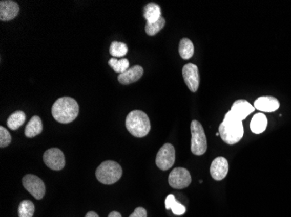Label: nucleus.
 I'll return each mask as SVG.
<instances>
[{
    "label": "nucleus",
    "mask_w": 291,
    "mask_h": 217,
    "mask_svg": "<svg viewBox=\"0 0 291 217\" xmlns=\"http://www.w3.org/2000/svg\"><path fill=\"white\" fill-rule=\"evenodd\" d=\"M219 134L223 142L230 145L236 144L241 141L244 134L242 121L230 110L219 126Z\"/></svg>",
    "instance_id": "1"
},
{
    "label": "nucleus",
    "mask_w": 291,
    "mask_h": 217,
    "mask_svg": "<svg viewBox=\"0 0 291 217\" xmlns=\"http://www.w3.org/2000/svg\"><path fill=\"white\" fill-rule=\"evenodd\" d=\"M79 104L75 99L69 97L58 99L52 108L53 118L61 124H69L74 121L79 115Z\"/></svg>",
    "instance_id": "2"
},
{
    "label": "nucleus",
    "mask_w": 291,
    "mask_h": 217,
    "mask_svg": "<svg viewBox=\"0 0 291 217\" xmlns=\"http://www.w3.org/2000/svg\"><path fill=\"white\" fill-rule=\"evenodd\" d=\"M126 127L129 133L135 137H144L151 130V124L148 115L141 110H133L126 118Z\"/></svg>",
    "instance_id": "3"
},
{
    "label": "nucleus",
    "mask_w": 291,
    "mask_h": 217,
    "mask_svg": "<svg viewBox=\"0 0 291 217\" xmlns=\"http://www.w3.org/2000/svg\"><path fill=\"white\" fill-rule=\"evenodd\" d=\"M96 178L103 184H114L122 177V168L118 162L105 161L97 168Z\"/></svg>",
    "instance_id": "4"
},
{
    "label": "nucleus",
    "mask_w": 291,
    "mask_h": 217,
    "mask_svg": "<svg viewBox=\"0 0 291 217\" xmlns=\"http://www.w3.org/2000/svg\"><path fill=\"white\" fill-rule=\"evenodd\" d=\"M191 151L195 156H201L207 151V137L202 125L196 120L191 123Z\"/></svg>",
    "instance_id": "5"
},
{
    "label": "nucleus",
    "mask_w": 291,
    "mask_h": 217,
    "mask_svg": "<svg viewBox=\"0 0 291 217\" xmlns=\"http://www.w3.org/2000/svg\"><path fill=\"white\" fill-rule=\"evenodd\" d=\"M175 162V147L171 143H165L158 151L156 165L161 171H168L173 167Z\"/></svg>",
    "instance_id": "6"
},
{
    "label": "nucleus",
    "mask_w": 291,
    "mask_h": 217,
    "mask_svg": "<svg viewBox=\"0 0 291 217\" xmlns=\"http://www.w3.org/2000/svg\"><path fill=\"white\" fill-rule=\"evenodd\" d=\"M24 188L35 199L41 200L46 194V186L39 177L34 175H27L22 179Z\"/></svg>",
    "instance_id": "7"
},
{
    "label": "nucleus",
    "mask_w": 291,
    "mask_h": 217,
    "mask_svg": "<svg viewBox=\"0 0 291 217\" xmlns=\"http://www.w3.org/2000/svg\"><path fill=\"white\" fill-rule=\"evenodd\" d=\"M191 176L190 171L184 168H175L169 174V183L172 188L182 189L186 188L191 183Z\"/></svg>",
    "instance_id": "8"
},
{
    "label": "nucleus",
    "mask_w": 291,
    "mask_h": 217,
    "mask_svg": "<svg viewBox=\"0 0 291 217\" xmlns=\"http://www.w3.org/2000/svg\"><path fill=\"white\" fill-rule=\"evenodd\" d=\"M45 164L53 171H61L66 165L64 153L58 148L47 150L43 156Z\"/></svg>",
    "instance_id": "9"
},
{
    "label": "nucleus",
    "mask_w": 291,
    "mask_h": 217,
    "mask_svg": "<svg viewBox=\"0 0 291 217\" xmlns=\"http://www.w3.org/2000/svg\"><path fill=\"white\" fill-rule=\"evenodd\" d=\"M182 76L186 86L192 92H196L200 84L198 67L195 64H188L184 65L182 69Z\"/></svg>",
    "instance_id": "10"
},
{
    "label": "nucleus",
    "mask_w": 291,
    "mask_h": 217,
    "mask_svg": "<svg viewBox=\"0 0 291 217\" xmlns=\"http://www.w3.org/2000/svg\"><path fill=\"white\" fill-rule=\"evenodd\" d=\"M228 162L225 157L219 156L213 161L210 166L211 177L216 181H221L227 177L228 173Z\"/></svg>",
    "instance_id": "11"
},
{
    "label": "nucleus",
    "mask_w": 291,
    "mask_h": 217,
    "mask_svg": "<svg viewBox=\"0 0 291 217\" xmlns=\"http://www.w3.org/2000/svg\"><path fill=\"white\" fill-rule=\"evenodd\" d=\"M19 13V6L15 1L2 0L0 2V19L10 21L14 19Z\"/></svg>",
    "instance_id": "12"
},
{
    "label": "nucleus",
    "mask_w": 291,
    "mask_h": 217,
    "mask_svg": "<svg viewBox=\"0 0 291 217\" xmlns=\"http://www.w3.org/2000/svg\"><path fill=\"white\" fill-rule=\"evenodd\" d=\"M254 107L262 112H274L279 109L280 104L276 98L267 95L256 99L254 104Z\"/></svg>",
    "instance_id": "13"
},
{
    "label": "nucleus",
    "mask_w": 291,
    "mask_h": 217,
    "mask_svg": "<svg viewBox=\"0 0 291 217\" xmlns=\"http://www.w3.org/2000/svg\"><path fill=\"white\" fill-rule=\"evenodd\" d=\"M144 69L140 65H135V66L131 67L125 71L118 76V80L120 84L124 85L133 84L135 82L139 81L141 77H142Z\"/></svg>",
    "instance_id": "14"
},
{
    "label": "nucleus",
    "mask_w": 291,
    "mask_h": 217,
    "mask_svg": "<svg viewBox=\"0 0 291 217\" xmlns=\"http://www.w3.org/2000/svg\"><path fill=\"white\" fill-rule=\"evenodd\" d=\"M254 110H255V107H254L253 105H251V104H250L248 102L246 101V100L240 99V100H237V101L234 103L230 111L233 113L234 115H235L237 118L242 121V120H244L250 114L254 112Z\"/></svg>",
    "instance_id": "15"
},
{
    "label": "nucleus",
    "mask_w": 291,
    "mask_h": 217,
    "mask_svg": "<svg viewBox=\"0 0 291 217\" xmlns=\"http://www.w3.org/2000/svg\"><path fill=\"white\" fill-rule=\"evenodd\" d=\"M42 130H43V125L40 117L38 116H32L25 129V135L27 137L32 138L39 135L42 132Z\"/></svg>",
    "instance_id": "16"
},
{
    "label": "nucleus",
    "mask_w": 291,
    "mask_h": 217,
    "mask_svg": "<svg viewBox=\"0 0 291 217\" xmlns=\"http://www.w3.org/2000/svg\"><path fill=\"white\" fill-rule=\"evenodd\" d=\"M268 126V119L263 113H257L251 122V130L253 133L261 134L264 132Z\"/></svg>",
    "instance_id": "17"
},
{
    "label": "nucleus",
    "mask_w": 291,
    "mask_h": 217,
    "mask_svg": "<svg viewBox=\"0 0 291 217\" xmlns=\"http://www.w3.org/2000/svg\"><path fill=\"white\" fill-rule=\"evenodd\" d=\"M144 17L147 23H155L161 17V11L157 4L149 3L144 7Z\"/></svg>",
    "instance_id": "18"
},
{
    "label": "nucleus",
    "mask_w": 291,
    "mask_h": 217,
    "mask_svg": "<svg viewBox=\"0 0 291 217\" xmlns=\"http://www.w3.org/2000/svg\"><path fill=\"white\" fill-rule=\"evenodd\" d=\"M27 120V116L23 111L18 110L12 113V115L7 119V126L12 130H18L25 124Z\"/></svg>",
    "instance_id": "19"
},
{
    "label": "nucleus",
    "mask_w": 291,
    "mask_h": 217,
    "mask_svg": "<svg viewBox=\"0 0 291 217\" xmlns=\"http://www.w3.org/2000/svg\"><path fill=\"white\" fill-rule=\"evenodd\" d=\"M167 209H171L175 215H182L186 213V208L175 199L174 195H169L165 200Z\"/></svg>",
    "instance_id": "20"
},
{
    "label": "nucleus",
    "mask_w": 291,
    "mask_h": 217,
    "mask_svg": "<svg viewBox=\"0 0 291 217\" xmlns=\"http://www.w3.org/2000/svg\"><path fill=\"white\" fill-rule=\"evenodd\" d=\"M194 52H195V47H194L192 41L189 38L181 39L179 44V53L181 58L185 60L190 59L194 56Z\"/></svg>",
    "instance_id": "21"
},
{
    "label": "nucleus",
    "mask_w": 291,
    "mask_h": 217,
    "mask_svg": "<svg viewBox=\"0 0 291 217\" xmlns=\"http://www.w3.org/2000/svg\"><path fill=\"white\" fill-rule=\"evenodd\" d=\"M35 207L29 200H24L18 206V217H32L34 214Z\"/></svg>",
    "instance_id": "22"
},
{
    "label": "nucleus",
    "mask_w": 291,
    "mask_h": 217,
    "mask_svg": "<svg viewBox=\"0 0 291 217\" xmlns=\"http://www.w3.org/2000/svg\"><path fill=\"white\" fill-rule=\"evenodd\" d=\"M108 64L114 69L115 73H125L129 69V61L127 58H122V59H116V58H111L108 61Z\"/></svg>",
    "instance_id": "23"
},
{
    "label": "nucleus",
    "mask_w": 291,
    "mask_h": 217,
    "mask_svg": "<svg viewBox=\"0 0 291 217\" xmlns=\"http://www.w3.org/2000/svg\"><path fill=\"white\" fill-rule=\"evenodd\" d=\"M109 51H110L111 55L114 58H122L128 53V49L126 43L114 41L111 43Z\"/></svg>",
    "instance_id": "24"
},
{
    "label": "nucleus",
    "mask_w": 291,
    "mask_h": 217,
    "mask_svg": "<svg viewBox=\"0 0 291 217\" xmlns=\"http://www.w3.org/2000/svg\"><path fill=\"white\" fill-rule=\"evenodd\" d=\"M166 23V21L163 17H160L159 20L156 21L155 23H147L146 25V32L149 36H155L157 34L158 32H160V30L163 28Z\"/></svg>",
    "instance_id": "25"
},
{
    "label": "nucleus",
    "mask_w": 291,
    "mask_h": 217,
    "mask_svg": "<svg viewBox=\"0 0 291 217\" xmlns=\"http://www.w3.org/2000/svg\"><path fill=\"white\" fill-rule=\"evenodd\" d=\"M12 142V136L10 135L9 131L6 130L3 126L0 127V147H7Z\"/></svg>",
    "instance_id": "26"
},
{
    "label": "nucleus",
    "mask_w": 291,
    "mask_h": 217,
    "mask_svg": "<svg viewBox=\"0 0 291 217\" xmlns=\"http://www.w3.org/2000/svg\"><path fill=\"white\" fill-rule=\"evenodd\" d=\"M129 217H148L147 216V210L144 208L139 207V208H135L134 213Z\"/></svg>",
    "instance_id": "27"
},
{
    "label": "nucleus",
    "mask_w": 291,
    "mask_h": 217,
    "mask_svg": "<svg viewBox=\"0 0 291 217\" xmlns=\"http://www.w3.org/2000/svg\"><path fill=\"white\" fill-rule=\"evenodd\" d=\"M108 217H122L121 214L119 212L113 211L111 212L110 214H108Z\"/></svg>",
    "instance_id": "28"
},
{
    "label": "nucleus",
    "mask_w": 291,
    "mask_h": 217,
    "mask_svg": "<svg viewBox=\"0 0 291 217\" xmlns=\"http://www.w3.org/2000/svg\"><path fill=\"white\" fill-rule=\"evenodd\" d=\"M85 217H99V214H96L95 212L89 211L88 214H86Z\"/></svg>",
    "instance_id": "29"
}]
</instances>
